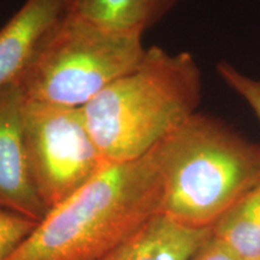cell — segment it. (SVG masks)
I'll return each instance as SVG.
<instances>
[{
	"instance_id": "7",
	"label": "cell",
	"mask_w": 260,
	"mask_h": 260,
	"mask_svg": "<svg viewBox=\"0 0 260 260\" xmlns=\"http://www.w3.org/2000/svg\"><path fill=\"white\" fill-rule=\"evenodd\" d=\"M67 0H25L0 28V90L19 82Z\"/></svg>"
},
{
	"instance_id": "10",
	"label": "cell",
	"mask_w": 260,
	"mask_h": 260,
	"mask_svg": "<svg viewBox=\"0 0 260 260\" xmlns=\"http://www.w3.org/2000/svg\"><path fill=\"white\" fill-rule=\"evenodd\" d=\"M212 235L237 260H260V183L214 224Z\"/></svg>"
},
{
	"instance_id": "5",
	"label": "cell",
	"mask_w": 260,
	"mask_h": 260,
	"mask_svg": "<svg viewBox=\"0 0 260 260\" xmlns=\"http://www.w3.org/2000/svg\"><path fill=\"white\" fill-rule=\"evenodd\" d=\"M23 129L29 170L48 211L106 165L82 109L25 100Z\"/></svg>"
},
{
	"instance_id": "11",
	"label": "cell",
	"mask_w": 260,
	"mask_h": 260,
	"mask_svg": "<svg viewBox=\"0 0 260 260\" xmlns=\"http://www.w3.org/2000/svg\"><path fill=\"white\" fill-rule=\"evenodd\" d=\"M217 74L233 92L245 100L260 122V77L248 76L229 61H219Z\"/></svg>"
},
{
	"instance_id": "12",
	"label": "cell",
	"mask_w": 260,
	"mask_h": 260,
	"mask_svg": "<svg viewBox=\"0 0 260 260\" xmlns=\"http://www.w3.org/2000/svg\"><path fill=\"white\" fill-rule=\"evenodd\" d=\"M37 224L23 216L0 210V260L8 259Z\"/></svg>"
},
{
	"instance_id": "3",
	"label": "cell",
	"mask_w": 260,
	"mask_h": 260,
	"mask_svg": "<svg viewBox=\"0 0 260 260\" xmlns=\"http://www.w3.org/2000/svg\"><path fill=\"white\" fill-rule=\"evenodd\" d=\"M161 214L211 229L260 183V144L218 117L195 112L158 145Z\"/></svg>"
},
{
	"instance_id": "8",
	"label": "cell",
	"mask_w": 260,
	"mask_h": 260,
	"mask_svg": "<svg viewBox=\"0 0 260 260\" xmlns=\"http://www.w3.org/2000/svg\"><path fill=\"white\" fill-rule=\"evenodd\" d=\"M211 235L158 214L100 260H190Z\"/></svg>"
},
{
	"instance_id": "13",
	"label": "cell",
	"mask_w": 260,
	"mask_h": 260,
	"mask_svg": "<svg viewBox=\"0 0 260 260\" xmlns=\"http://www.w3.org/2000/svg\"><path fill=\"white\" fill-rule=\"evenodd\" d=\"M190 260H237L232 252L211 235Z\"/></svg>"
},
{
	"instance_id": "9",
	"label": "cell",
	"mask_w": 260,
	"mask_h": 260,
	"mask_svg": "<svg viewBox=\"0 0 260 260\" xmlns=\"http://www.w3.org/2000/svg\"><path fill=\"white\" fill-rule=\"evenodd\" d=\"M184 0H67L65 14L117 30L144 32Z\"/></svg>"
},
{
	"instance_id": "6",
	"label": "cell",
	"mask_w": 260,
	"mask_h": 260,
	"mask_svg": "<svg viewBox=\"0 0 260 260\" xmlns=\"http://www.w3.org/2000/svg\"><path fill=\"white\" fill-rule=\"evenodd\" d=\"M25 96L19 82L0 90V210L41 222L48 210L29 170L23 115Z\"/></svg>"
},
{
	"instance_id": "4",
	"label": "cell",
	"mask_w": 260,
	"mask_h": 260,
	"mask_svg": "<svg viewBox=\"0 0 260 260\" xmlns=\"http://www.w3.org/2000/svg\"><path fill=\"white\" fill-rule=\"evenodd\" d=\"M142 37L64 12L19 80L25 100L83 109L140 63Z\"/></svg>"
},
{
	"instance_id": "1",
	"label": "cell",
	"mask_w": 260,
	"mask_h": 260,
	"mask_svg": "<svg viewBox=\"0 0 260 260\" xmlns=\"http://www.w3.org/2000/svg\"><path fill=\"white\" fill-rule=\"evenodd\" d=\"M158 146L135 160L106 164L48 211L5 260H100L161 214Z\"/></svg>"
},
{
	"instance_id": "2",
	"label": "cell",
	"mask_w": 260,
	"mask_h": 260,
	"mask_svg": "<svg viewBox=\"0 0 260 260\" xmlns=\"http://www.w3.org/2000/svg\"><path fill=\"white\" fill-rule=\"evenodd\" d=\"M203 74L189 52L148 47L134 69L82 109L106 164L135 160L198 112Z\"/></svg>"
}]
</instances>
